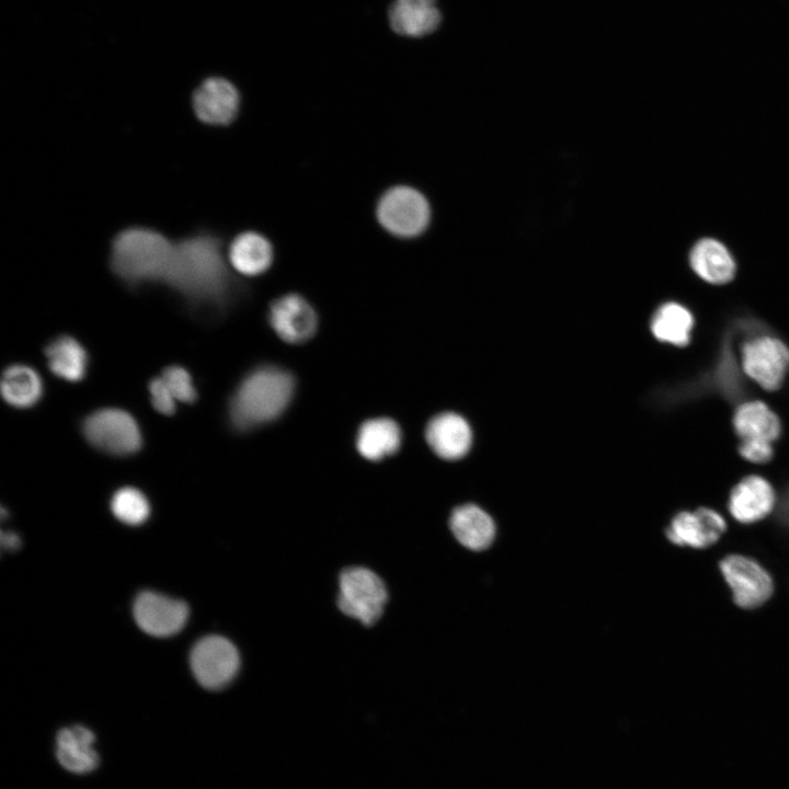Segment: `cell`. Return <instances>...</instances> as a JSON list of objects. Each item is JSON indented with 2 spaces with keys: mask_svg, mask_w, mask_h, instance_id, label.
I'll list each match as a JSON object with an SVG mask.
<instances>
[{
  "mask_svg": "<svg viewBox=\"0 0 789 789\" xmlns=\"http://www.w3.org/2000/svg\"><path fill=\"white\" fill-rule=\"evenodd\" d=\"M228 273L218 241L206 236L174 244L164 283L196 304H220L228 290Z\"/></svg>",
  "mask_w": 789,
  "mask_h": 789,
  "instance_id": "cell-1",
  "label": "cell"
},
{
  "mask_svg": "<svg viewBox=\"0 0 789 789\" xmlns=\"http://www.w3.org/2000/svg\"><path fill=\"white\" fill-rule=\"evenodd\" d=\"M293 376L278 367L264 366L250 373L233 395L229 413L239 430H249L276 419L294 393Z\"/></svg>",
  "mask_w": 789,
  "mask_h": 789,
  "instance_id": "cell-2",
  "label": "cell"
},
{
  "mask_svg": "<svg viewBox=\"0 0 789 789\" xmlns=\"http://www.w3.org/2000/svg\"><path fill=\"white\" fill-rule=\"evenodd\" d=\"M174 244L162 235L142 228L119 233L113 243L111 264L124 281L164 282L172 262Z\"/></svg>",
  "mask_w": 789,
  "mask_h": 789,
  "instance_id": "cell-3",
  "label": "cell"
},
{
  "mask_svg": "<svg viewBox=\"0 0 789 789\" xmlns=\"http://www.w3.org/2000/svg\"><path fill=\"white\" fill-rule=\"evenodd\" d=\"M338 606L340 610L365 626L375 624L384 611L387 590L373 571L353 567L343 570L339 578Z\"/></svg>",
  "mask_w": 789,
  "mask_h": 789,
  "instance_id": "cell-4",
  "label": "cell"
},
{
  "mask_svg": "<svg viewBox=\"0 0 789 789\" xmlns=\"http://www.w3.org/2000/svg\"><path fill=\"white\" fill-rule=\"evenodd\" d=\"M83 434L94 447L114 455H129L141 446V433L126 411L106 408L91 413L83 422Z\"/></svg>",
  "mask_w": 789,
  "mask_h": 789,
  "instance_id": "cell-5",
  "label": "cell"
},
{
  "mask_svg": "<svg viewBox=\"0 0 789 789\" xmlns=\"http://www.w3.org/2000/svg\"><path fill=\"white\" fill-rule=\"evenodd\" d=\"M381 226L398 237H415L428 225L430 206L426 198L410 186L387 191L377 207Z\"/></svg>",
  "mask_w": 789,
  "mask_h": 789,
  "instance_id": "cell-6",
  "label": "cell"
},
{
  "mask_svg": "<svg viewBox=\"0 0 789 789\" xmlns=\"http://www.w3.org/2000/svg\"><path fill=\"white\" fill-rule=\"evenodd\" d=\"M190 662L196 681L203 687L215 690L235 678L240 658L231 641L220 636H208L194 645Z\"/></svg>",
  "mask_w": 789,
  "mask_h": 789,
  "instance_id": "cell-7",
  "label": "cell"
},
{
  "mask_svg": "<svg viewBox=\"0 0 789 789\" xmlns=\"http://www.w3.org/2000/svg\"><path fill=\"white\" fill-rule=\"evenodd\" d=\"M742 368L762 388L776 390L789 368V348L774 336L752 339L742 347Z\"/></svg>",
  "mask_w": 789,
  "mask_h": 789,
  "instance_id": "cell-8",
  "label": "cell"
},
{
  "mask_svg": "<svg viewBox=\"0 0 789 789\" xmlns=\"http://www.w3.org/2000/svg\"><path fill=\"white\" fill-rule=\"evenodd\" d=\"M720 570L740 607L751 609L763 605L773 593L770 575L751 558L731 554L720 562Z\"/></svg>",
  "mask_w": 789,
  "mask_h": 789,
  "instance_id": "cell-9",
  "label": "cell"
},
{
  "mask_svg": "<svg viewBox=\"0 0 789 789\" xmlns=\"http://www.w3.org/2000/svg\"><path fill=\"white\" fill-rule=\"evenodd\" d=\"M188 616L187 605L153 592L140 593L134 603V617L146 633L168 637L180 631Z\"/></svg>",
  "mask_w": 789,
  "mask_h": 789,
  "instance_id": "cell-10",
  "label": "cell"
},
{
  "mask_svg": "<svg viewBox=\"0 0 789 789\" xmlns=\"http://www.w3.org/2000/svg\"><path fill=\"white\" fill-rule=\"evenodd\" d=\"M268 319L277 335L288 343L307 341L317 328L315 310L296 294H288L274 300Z\"/></svg>",
  "mask_w": 789,
  "mask_h": 789,
  "instance_id": "cell-11",
  "label": "cell"
},
{
  "mask_svg": "<svg viewBox=\"0 0 789 789\" xmlns=\"http://www.w3.org/2000/svg\"><path fill=\"white\" fill-rule=\"evenodd\" d=\"M725 529V521L718 512L699 507L695 512L678 513L672 519L666 536L676 545L706 548L718 541Z\"/></svg>",
  "mask_w": 789,
  "mask_h": 789,
  "instance_id": "cell-12",
  "label": "cell"
},
{
  "mask_svg": "<svg viewBox=\"0 0 789 789\" xmlns=\"http://www.w3.org/2000/svg\"><path fill=\"white\" fill-rule=\"evenodd\" d=\"M193 106L201 121L207 124L230 123L239 107L236 87L224 78H208L194 92Z\"/></svg>",
  "mask_w": 789,
  "mask_h": 789,
  "instance_id": "cell-13",
  "label": "cell"
},
{
  "mask_svg": "<svg viewBox=\"0 0 789 789\" xmlns=\"http://www.w3.org/2000/svg\"><path fill=\"white\" fill-rule=\"evenodd\" d=\"M775 491L761 476L743 478L731 491L729 510L743 524H751L767 516L775 504Z\"/></svg>",
  "mask_w": 789,
  "mask_h": 789,
  "instance_id": "cell-14",
  "label": "cell"
},
{
  "mask_svg": "<svg viewBox=\"0 0 789 789\" xmlns=\"http://www.w3.org/2000/svg\"><path fill=\"white\" fill-rule=\"evenodd\" d=\"M425 437L432 450L447 460L465 456L472 441L471 428L467 421L451 412L433 418L427 424Z\"/></svg>",
  "mask_w": 789,
  "mask_h": 789,
  "instance_id": "cell-15",
  "label": "cell"
},
{
  "mask_svg": "<svg viewBox=\"0 0 789 789\" xmlns=\"http://www.w3.org/2000/svg\"><path fill=\"white\" fill-rule=\"evenodd\" d=\"M388 20L395 33L422 37L437 30L442 14L436 0H393L388 10Z\"/></svg>",
  "mask_w": 789,
  "mask_h": 789,
  "instance_id": "cell-16",
  "label": "cell"
},
{
  "mask_svg": "<svg viewBox=\"0 0 789 789\" xmlns=\"http://www.w3.org/2000/svg\"><path fill=\"white\" fill-rule=\"evenodd\" d=\"M95 735L83 725L62 728L56 735V758L68 771L88 774L99 765Z\"/></svg>",
  "mask_w": 789,
  "mask_h": 789,
  "instance_id": "cell-17",
  "label": "cell"
},
{
  "mask_svg": "<svg viewBox=\"0 0 789 789\" xmlns=\"http://www.w3.org/2000/svg\"><path fill=\"white\" fill-rule=\"evenodd\" d=\"M733 426L741 442L773 444L781 432L777 414L763 401L742 403L735 410Z\"/></svg>",
  "mask_w": 789,
  "mask_h": 789,
  "instance_id": "cell-18",
  "label": "cell"
},
{
  "mask_svg": "<svg viewBox=\"0 0 789 789\" xmlns=\"http://www.w3.org/2000/svg\"><path fill=\"white\" fill-rule=\"evenodd\" d=\"M694 272L704 281L721 285L730 282L735 274V262L729 250L718 240H699L689 254Z\"/></svg>",
  "mask_w": 789,
  "mask_h": 789,
  "instance_id": "cell-19",
  "label": "cell"
},
{
  "mask_svg": "<svg viewBox=\"0 0 789 789\" xmlns=\"http://www.w3.org/2000/svg\"><path fill=\"white\" fill-rule=\"evenodd\" d=\"M449 526L456 539L471 550L489 547L495 534L492 518L473 504L456 507L450 515Z\"/></svg>",
  "mask_w": 789,
  "mask_h": 789,
  "instance_id": "cell-20",
  "label": "cell"
},
{
  "mask_svg": "<svg viewBox=\"0 0 789 789\" xmlns=\"http://www.w3.org/2000/svg\"><path fill=\"white\" fill-rule=\"evenodd\" d=\"M401 444V431L390 419L368 420L358 430L356 447L369 460H379L393 454Z\"/></svg>",
  "mask_w": 789,
  "mask_h": 789,
  "instance_id": "cell-21",
  "label": "cell"
},
{
  "mask_svg": "<svg viewBox=\"0 0 789 789\" xmlns=\"http://www.w3.org/2000/svg\"><path fill=\"white\" fill-rule=\"evenodd\" d=\"M229 259L239 273L254 276L270 267L273 260L272 245L256 232H244L231 243Z\"/></svg>",
  "mask_w": 789,
  "mask_h": 789,
  "instance_id": "cell-22",
  "label": "cell"
},
{
  "mask_svg": "<svg viewBox=\"0 0 789 789\" xmlns=\"http://www.w3.org/2000/svg\"><path fill=\"white\" fill-rule=\"evenodd\" d=\"M693 327L691 312L677 302L662 305L651 319L653 335L662 342L676 346H685L689 343Z\"/></svg>",
  "mask_w": 789,
  "mask_h": 789,
  "instance_id": "cell-23",
  "label": "cell"
},
{
  "mask_svg": "<svg viewBox=\"0 0 789 789\" xmlns=\"http://www.w3.org/2000/svg\"><path fill=\"white\" fill-rule=\"evenodd\" d=\"M49 369L59 378L79 381L85 375L88 356L82 345L70 336H59L45 350Z\"/></svg>",
  "mask_w": 789,
  "mask_h": 789,
  "instance_id": "cell-24",
  "label": "cell"
},
{
  "mask_svg": "<svg viewBox=\"0 0 789 789\" xmlns=\"http://www.w3.org/2000/svg\"><path fill=\"white\" fill-rule=\"evenodd\" d=\"M3 399L15 408H28L35 404L43 393L39 375L26 365L8 367L1 379Z\"/></svg>",
  "mask_w": 789,
  "mask_h": 789,
  "instance_id": "cell-25",
  "label": "cell"
},
{
  "mask_svg": "<svg viewBox=\"0 0 789 789\" xmlns=\"http://www.w3.org/2000/svg\"><path fill=\"white\" fill-rule=\"evenodd\" d=\"M111 510L116 518L128 525L144 523L150 513L147 498L132 487L122 488L114 493Z\"/></svg>",
  "mask_w": 789,
  "mask_h": 789,
  "instance_id": "cell-26",
  "label": "cell"
},
{
  "mask_svg": "<svg viewBox=\"0 0 789 789\" xmlns=\"http://www.w3.org/2000/svg\"><path fill=\"white\" fill-rule=\"evenodd\" d=\"M161 377L178 401L188 403L195 401L197 393L191 375L185 368L181 366H170L163 370Z\"/></svg>",
  "mask_w": 789,
  "mask_h": 789,
  "instance_id": "cell-27",
  "label": "cell"
},
{
  "mask_svg": "<svg viewBox=\"0 0 789 789\" xmlns=\"http://www.w3.org/2000/svg\"><path fill=\"white\" fill-rule=\"evenodd\" d=\"M151 403L153 408L165 415L172 414L175 410L176 399L171 393L162 377L153 378L149 384Z\"/></svg>",
  "mask_w": 789,
  "mask_h": 789,
  "instance_id": "cell-28",
  "label": "cell"
},
{
  "mask_svg": "<svg viewBox=\"0 0 789 789\" xmlns=\"http://www.w3.org/2000/svg\"><path fill=\"white\" fill-rule=\"evenodd\" d=\"M740 455L754 464H765L773 457V444L761 442H741L739 445Z\"/></svg>",
  "mask_w": 789,
  "mask_h": 789,
  "instance_id": "cell-29",
  "label": "cell"
},
{
  "mask_svg": "<svg viewBox=\"0 0 789 789\" xmlns=\"http://www.w3.org/2000/svg\"><path fill=\"white\" fill-rule=\"evenodd\" d=\"M1 544H2V547L13 550L20 546V538L14 533L2 531L1 533Z\"/></svg>",
  "mask_w": 789,
  "mask_h": 789,
  "instance_id": "cell-30",
  "label": "cell"
},
{
  "mask_svg": "<svg viewBox=\"0 0 789 789\" xmlns=\"http://www.w3.org/2000/svg\"><path fill=\"white\" fill-rule=\"evenodd\" d=\"M784 516L787 519V522L789 523V494H788L785 505H784Z\"/></svg>",
  "mask_w": 789,
  "mask_h": 789,
  "instance_id": "cell-31",
  "label": "cell"
}]
</instances>
